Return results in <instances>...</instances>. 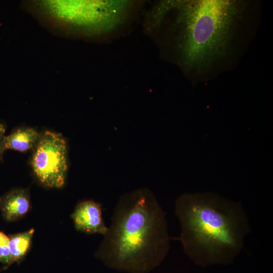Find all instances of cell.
Returning a JSON list of instances; mask_svg holds the SVG:
<instances>
[{
  "instance_id": "obj_1",
  "label": "cell",
  "mask_w": 273,
  "mask_h": 273,
  "mask_svg": "<svg viewBox=\"0 0 273 273\" xmlns=\"http://www.w3.org/2000/svg\"><path fill=\"white\" fill-rule=\"evenodd\" d=\"M95 256L107 267L148 273L159 266L170 248L166 214L146 188L123 194Z\"/></svg>"
},
{
  "instance_id": "obj_2",
  "label": "cell",
  "mask_w": 273,
  "mask_h": 273,
  "mask_svg": "<svg viewBox=\"0 0 273 273\" xmlns=\"http://www.w3.org/2000/svg\"><path fill=\"white\" fill-rule=\"evenodd\" d=\"M174 211L183 250L201 267L233 263L251 231L242 204L215 193L183 194L175 201Z\"/></svg>"
},
{
  "instance_id": "obj_3",
  "label": "cell",
  "mask_w": 273,
  "mask_h": 273,
  "mask_svg": "<svg viewBox=\"0 0 273 273\" xmlns=\"http://www.w3.org/2000/svg\"><path fill=\"white\" fill-rule=\"evenodd\" d=\"M175 15L171 27L178 64L187 72L206 71L228 54L242 3L169 1Z\"/></svg>"
},
{
  "instance_id": "obj_4",
  "label": "cell",
  "mask_w": 273,
  "mask_h": 273,
  "mask_svg": "<svg viewBox=\"0 0 273 273\" xmlns=\"http://www.w3.org/2000/svg\"><path fill=\"white\" fill-rule=\"evenodd\" d=\"M138 3L128 1L35 2L43 18L54 27L86 37L109 36L128 25L137 11Z\"/></svg>"
},
{
  "instance_id": "obj_5",
  "label": "cell",
  "mask_w": 273,
  "mask_h": 273,
  "mask_svg": "<svg viewBox=\"0 0 273 273\" xmlns=\"http://www.w3.org/2000/svg\"><path fill=\"white\" fill-rule=\"evenodd\" d=\"M67 152L66 143L61 134L48 130L40 133L31 165L42 185L52 188L64 185L68 170Z\"/></svg>"
},
{
  "instance_id": "obj_6",
  "label": "cell",
  "mask_w": 273,
  "mask_h": 273,
  "mask_svg": "<svg viewBox=\"0 0 273 273\" xmlns=\"http://www.w3.org/2000/svg\"><path fill=\"white\" fill-rule=\"evenodd\" d=\"M76 230L88 234H98L104 236L107 227L102 217V205L93 200L79 202L71 215Z\"/></svg>"
},
{
  "instance_id": "obj_7",
  "label": "cell",
  "mask_w": 273,
  "mask_h": 273,
  "mask_svg": "<svg viewBox=\"0 0 273 273\" xmlns=\"http://www.w3.org/2000/svg\"><path fill=\"white\" fill-rule=\"evenodd\" d=\"M30 207L28 192L18 189L11 191L2 198L0 209L7 221H13L24 216Z\"/></svg>"
},
{
  "instance_id": "obj_8",
  "label": "cell",
  "mask_w": 273,
  "mask_h": 273,
  "mask_svg": "<svg viewBox=\"0 0 273 273\" xmlns=\"http://www.w3.org/2000/svg\"><path fill=\"white\" fill-rule=\"evenodd\" d=\"M40 133L32 127H20L12 131L5 139V149L24 153L34 149Z\"/></svg>"
},
{
  "instance_id": "obj_9",
  "label": "cell",
  "mask_w": 273,
  "mask_h": 273,
  "mask_svg": "<svg viewBox=\"0 0 273 273\" xmlns=\"http://www.w3.org/2000/svg\"><path fill=\"white\" fill-rule=\"evenodd\" d=\"M34 232L33 229L8 236L12 263L21 259L28 251Z\"/></svg>"
},
{
  "instance_id": "obj_10",
  "label": "cell",
  "mask_w": 273,
  "mask_h": 273,
  "mask_svg": "<svg viewBox=\"0 0 273 273\" xmlns=\"http://www.w3.org/2000/svg\"><path fill=\"white\" fill-rule=\"evenodd\" d=\"M0 262L10 265L12 264L8 236L0 232Z\"/></svg>"
},
{
  "instance_id": "obj_11",
  "label": "cell",
  "mask_w": 273,
  "mask_h": 273,
  "mask_svg": "<svg viewBox=\"0 0 273 273\" xmlns=\"http://www.w3.org/2000/svg\"><path fill=\"white\" fill-rule=\"evenodd\" d=\"M6 127L5 125L0 123V160L3 159V156L5 149Z\"/></svg>"
},
{
  "instance_id": "obj_12",
  "label": "cell",
  "mask_w": 273,
  "mask_h": 273,
  "mask_svg": "<svg viewBox=\"0 0 273 273\" xmlns=\"http://www.w3.org/2000/svg\"><path fill=\"white\" fill-rule=\"evenodd\" d=\"M1 200H2V198L0 197V207H1Z\"/></svg>"
}]
</instances>
